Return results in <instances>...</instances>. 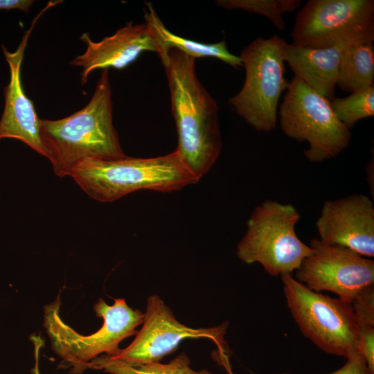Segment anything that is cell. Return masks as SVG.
<instances>
[{
	"mask_svg": "<svg viewBox=\"0 0 374 374\" xmlns=\"http://www.w3.org/2000/svg\"><path fill=\"white\" fill-rule=\"evenodd\" d=\"M109 69H103L89 103L57 120L41 119L39 136L44 157L55 175L71 176L80 161L114 160L126 157L113 123Z\"/></svg>",
	"mask_w": 374,
	"mask_h": 374,
	"instance_id": "obj_1",
	"label": "cell"
},
{
	"mask_svg": "<svg viewBox=\"0 0 374 374\" xmlns=\"http://www.w3.org/2000/svg\"><path fill=\"white\" fill-rule=\"evenodd\" d=\"M163 65L178 136L175 150L200 180L222 150L218 107L196 74L195 58L172 48Z\"/></svg>",
	"mask_w": 374,
	"mask_h": 374,
	"instance_id": "obj_2",
	"label": "cell"
},
{
	"mask_svg": "<svg viewBox=\"0 0 374 374\" xmlns=\"http://www.w3.org/2000/svg\"><path fill=\"white\" fill-rule=\"evenodd\" d=\"M70 177L89 197L103 203L140 190L172 192L199 181L177 150L152 158L87 159Z\"/></svg>",
	"mask_w": 374,
	"mask_h": 374,
	"instance_id": "obj_3",
	"label": "cell"
},
{
	"mask_svg": "<svg viewBox=\"0 0 374 374\" xmlns=\"http://www.w3.org/2000/svg\"><path fill=\"white\" fill-rule=\"evenodd\" d=\"M60 305L58 296L45 306L44 327L52 349L61 358L63 367L71 368L72 374L82 373L100 355H115L122 341L136 334V328L143 323L144 317V313L130 308L124 299H115L112 305L99 299L93 308L103 323L98 330L84 335L62 319Z\"/></svg>",
	"mask_w": 374,
	"mask_h": 374,
	"instance_id": "obj_4",
	"label": "cell"
},
{
	"mask_svg": "<svg viewBox=\"0 0 374 374\" xmlns=\"http://www.w3.org/2000/svg\"><path fill=\"white\" fill-rule=\"evenodd\" d=\"M301 215L290 204L267 199L251 213L236 253L247 264L260 263L271 276L291 274L313 249L296 233Z\"/></svg>",
	"mask_w": 374,
	"mask_h": 374,
	"instance_id": "obj_5",
	"label": "cell"
},
{
	"mask_svg": "<svg viewBox=\"0 0 374 374\" xmlns=\"http://www.w3.org/2000/svg\"><path fill=\"white\" fill-rule=\"evenodd\" d=\"M286 43L276 35L267 39L258 37L239 56L245 79L228 103L258 132H271L276 125L278 100L290 82L285 77Z\"/></svg>",
	"mask_w": 374,
	"mask_h": 374,
	"instance_id": "obj_6",
	"label": "cell"
},
{
	"mask_svg": "<svg viewBox=\"0 0 374 374\" xmlns=\"http://www.w3.org/2000/svg\"><path fill=\"white\" fill-rule=\"evenodd\" d=\"M279 116L287 137L308 143L303 154L311 162L335 158L350 143V129L337 118L330 101L295 76L289 82Z\"/></svg>",
	"mask_w": 374,
	"mask_h": 374,
	"instance_id": "obj_7",
	"label": "cell"
},
{
	"mask_svg": "<svg viewBox=\"0 0 374 374\" xmlns=\"http://www.w3.org/2000/svg\"><path fill=\"white\" fill-rule=\"evenodd\" d=\"M280 278L287 307L306 338L328 354L347 358L359 351L351 304L309 289L291 274Z\"/></svg>",
	"mask_w": 374,
	"mask_h": 374,
	"instance_id": "obj_8",
	"label": "cell"
},
{
	"mask_svg": "<svg viewBox=\"0 0 374 374\" xmlns=\"http://www.w3.org/2000/svg\"><path fill=\"white\" fill-rule=\"evenodd\" d=\"M354 36L374 37L373 0H309L297 13L291 44L324 48Z\"/></svg>",
	"mask_w": 374,
	"mask_h": 374,
	"instance_id": "obj_9",
	"label": "cell"
},
{
	"mask_svg": "<svg viewBox=\"0 0 374 374\" xmlns=\"http://www.w3.org/2000/svg\"><path fill=\"white\" fill-rule=\"evenodd\" d=\"M312 253L296 270V280L309 289L328 291L352 303L366 288L374 285V261L342 246L318 238L310 245Z\"/></svg>",
	"mask_w": 374,
	"mask_h": 374,
	"instance_id": "obj_10",
	"label": "cell"
},
{
	"mask_svg": "<svg viewBox=\"0 0 374 374\" xmlns=\"http://www.w3.org/2000/svg\"><path fill=\"white\" fill-rule=\"evenodd\" d=\"M142 324L132 342L110 357L133 366L160 362L175 352L185 339H208L222 346L227 328L226 323L211 328H193L185 326L157 294L147 299Z\"/></svg>",
	"mask_w": 374,
	"mask_h": 374,
	"instance_id": "obj_11",
	"label": "cell"
},
{
	"mask_svg": "<svg viewBox=\"0 0 374 374\" xmlns=\"http://www.w3.org/2000/svg\"><path fill=\"white\" fill-rule=\"evenodd\" d=\"M319 240L374 256V206L363 194L326 201L316 222Z\"/></svg>",
	"mask_w": 374,
	"mask_h": 374,
	"instance_id": "obj_12",
	"label": "cell"
},
{
	"mask_svg": "<svg viewBox=\"0 0 374 374\" xmlns=\"http://www.w3.org/2000/svg\"><path fill=\"white\" fill-rule=\"evenodd\" d=\"M56 5L55 1L48 2L33 19L30 28L25 32L15 51L10 52L4 45L1 46L9 66L10 80L3 87L4 107L0 118V141L4 139L19 140L44 157L39 136L41 119L33 101L23 89L21 72L24 52L36 22L44 12Z\"/></svg>",
	"mask_w": 374,
	"mask_h": 374,
	"instance_id": "obj_13",
	"label": "cell"
},
{
	"mask_svg": "<svg viewBox=\"0 0 374 374\" xmlns=\"http://www.w3.org/2000/svg\"><path fill=\"white\" fill-rule=\"evenodd\" d=\"M80 39L86 44L84 53L78 55L69 64L82 67L81 84L84 85L90 73L96 69L114 68L121 70L144 51L157 53L156 34L147 22L134 24L131 21L116 33L99 42L93 41L88 33H84Z\"/></svg>",
	"mask_w": 374,
	"mask_h": 374,
	"instance_id": "obj_14",
	"label": "cell"
},
{
	"mask_svg": "<svg viewBox=\"0 0 374 374\" xmlns=\"http://www.w3.org/2000/svg\"><path fill=\"white\" fill-rule=\"evenodd\" d=\"M373 40L374 37L354 36L324 48H307L286 43L285 61L294 73L313 90L332 100L341 58L353 44Z\"/></svg>",
	"mask_w": 374,
	"mask_h": 374,
	"instance_id": "obj_15",
	"label": "cell"
},
{
	"mask_svg": "<svg viewBox=\"0 0 374 374\" xmlns=\"http://www.w3.org/2000/svg\"><path fill=\"white\" fill-rule=\"evenodd\" d=\"M143 10L144 21L149 24L155 32L158 45L157 53L162 64L168 59L169 50L175 48L195 59L213 57L236 69L242 66L240 57L229 51L224 41L204 44L179 36L166 28L151 3H145Z\"/></svg>",
	"mask_w": 374,
	"mask_h": 374,
	"instance_id": "obj_16",
	"label": "cell"
},
{
	"mask_svg": "<svg viewBox=\"0 0 374 374\" xmlns=\"http://www.w3.org/2000/svg\"><path fill=\"white\" fill-rule=\"evenodd\" d=\"M373 42L353 44L345 51L337 81L342 91L353 93L374 86Z\"/></svg>",
	"mask_w": 374,
	"mask_h": 374,
	"instance_id": "obj_17",
	"label": "cell"
},
{
	"mask_svg": "<svg viewBox=\"0 0 374 374\" xmlns=\"http://www.w3.org/2000/svg\"><path fill=\"white\" fill-rule=\"evenodd\" d=\"M188 356L182 353L167 364L155 362L133 366L107 355H102L87 364V368L102 370L110 374H212L206 369L195 371Z\"/></svg>",
	"mask_w": 374,
	"mask_h": 374,
	"instance_id": "obj_18",
	"label": "cell"
},
{
	"mask_svg": "<svg viewBox=\"0 0 374 374\" xmlns=\"http://www.w3.org/2000/svg\"><path fill=\"white\" fill-rule=\"evenodd\" d=\"M215 4L228 10L238 9L268 18L279 30H283L285 23L283 14L292 12L301 5L300 0H217Z\"/></svg>",
	"mask_w": 374,
	"mask_h": 374,
	"instance_id": "obj_19",
	"label": "cell"
},
{
	"mask_svg": "<svg viewBox=\"0 0 374 374\" xmlns=\"http://www.w3.org/2000/svg\"><path fill=\"white\" fill-rule=\"evenodd\" d=\"M330 105L337 118L350 129L359 121L374 115V86L345 98H334Z\"/></svg>",
	"mask_w": 374,
	"mask_h": 374,
	"instance_id": "obj_20",
	"label": "cell"
},
{
	"mask_svg": "<svg viewBox=\"0 0 374 374\" xmlns=\"http://www.w3.org/2000/svg\"><path fill=\"white\" fill-rule=\"evenodd\" d=\"M351 306L358 328L374 327V285L362 291Z\"/></svg>",
	"mask_w": 374,
	"mask_h": 374,
	"instance_id": "obj_21",
	"label": "cell"
},
{
	"mask_svg": "<svg viewBox=\"0 0 374 374\" xmlns=\"http://www.w3.org/2000/svg\"><path fill=\"white\" fill-rule=\"evenodd\" d=\"M346 359L344 366L328 374H369L366 361L359 351L351 354Z\"/></svg>",
	"mask_w": 374,
	"mask_h": 374,
	"instance_id": "obj_22",
	"label": "cell"
},
{
	"mask_svg": "<svg viewBox=\"0 0 374 374\" xmlns=\"http://www.w3.org/2000/svg\"><path fill=\"white\" fill-rule=\"evenodd\" d=\"M34 2L33 0H0V10L16 9L28 13Z\"/></svg>",
	"mask_w": 374,
	"mask_h": 374,
	"instance_id": "obj_23",
	"label": "cell"
},
{
	"mask_svg": "<svg viewBox=\"0 0 374 374\" xmlns=\"http://www.w3.org/2000/svg\"><path fill=\"white\" fill-rule=\"evenodd\" d=\"M34 344V356H35V366L31 370V374H40L39 369V357L41 348L43 345V341L39 337H33L32 338Z\"/></svg>",
	"mask_w": 374,
	"mask_h": 374,
	"instance_id": "obj_24",
	"label": "cell"
}]
</instances>
